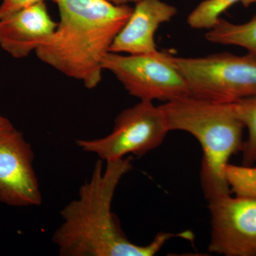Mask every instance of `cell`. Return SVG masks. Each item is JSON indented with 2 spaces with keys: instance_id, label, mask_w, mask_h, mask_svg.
Returning a JSON list of instances; mask_svg holds the SVG:
<instances>
[{
  "instance_id": "7c38bea8",
  "label": "cell",
  "mask_w": 256,
  "mask_h": 256,
  "mask_svg": "<svg viewBox=\"0 0 256 256\" xmlns=\"http://www.w3.org/2000/svg\"><path fill=\"white\" fill-rule=\"evenodd\" d=\"M234 111L248 130V138L242 144V162L252 166L256 161V94L233 102Z\"/></svg>"
},
{
  "instance_id": "ac0fdd59",
  "label": "cell",
  "mask_w": 256,
  "mask_h": 256,
  "mask_svg": "<svg viewBox=\"0 0 256 256\" xmlns=\"http://www.w3.org/2000/svg\"></svg>"
},
{
  "instance_id": "7a4b0ae2",
  "label": "cell",
  "mask_w": 256,
  "mask_h": 256,
  "mask_svg": "<svg viewBox=\"0 0 256 256\" xmlns=\"http://www.w3.org/2000/svg\"><path fill=\"white\" fill-rule=\"evenodd\" d=\"M60 21L36 50L38 60L94 89L102 80V60L133 8L108 0H56Z\"/></svg>"
},
{
  "instance_id": "8992f818",
  "label": "cell",
  "mask_w": 256,
  "mask_h": 256,
  "mask_svg": "<svg viewBox=\"0 0 256 256\" xmlns=\"http://www.w3.org/2000/svg\"><path fill=\"white\" fill-rule=\"evenodd\" d=\"M102 68L114 74L130 95L140 100L166 102L190 96L184 78L165 52L138 55L108 52Z\"/></svg>"
},
{
  "instance_id": "30bf717a",
  "label": "cell",
  "mask_w": 256,
  "mask_h": 256,
  "mask_svg": "<svg viewBox=\"0 0 256 256\" xmlns=\"http://www.w3.org/2000/svg\"><path fill=\"white\" fill-rule=\"evenodd\" d=\"M56 23L44 2L0 20V46L15 58H24L54 33Z\"/></svg>"
},
{
  "instance_id": "8fae6325",
  "label": "cell",
  "mask_w": 256,
  "mask_h": 256,
  "mask_svg": "<svg viewBox=\"0 0 256 256\" xmlns=\"http://www.w3.org/2000/svg\"><path fill=\"white\" fill-rule=\"evenodd\" d=\"M205 36L210 43L242 47L248 53L256 56V14L242 24L232 23L220 18Z\"/></svg>"
},
{
  "instance_id": "3957f363",
  "label": "cell",
  "mask_w": 256,
  "mask_h": 256,
  "mask_svg": "<svg viewBox=\"0 0 256 256\" xmlns=\"http://www.w3.org/2000/svg\"><path fill=\"white\" fill-rule=\"evenodd\" d=\"M170 131L192 134L203 150L200 178L207 200L230 194L225 168L234 154L242 151L244 126L233 104L214 102L191 96L160 106Z\"/></svg>"
},
{
  "instance_id": "5b68a950",
  "label": "cell",
  "mask_w": 256,
  "mask_h": 256,
  "mask_svg": "<svg viewBox=\"0 0 256 256\" xmlns=\"http://www.w3.org/2000/svg\"><path fill=\"white\" fill-rule=\"evenodd\" d=\"M170 132L162 109L151 101L140 100L124 110L114 120L112 132L105 138L78 140L82 150L101 160L121 159L128 154L142 156L156 149Z\"/></svg>"
},
{
  "instance_id": "9a60e30c",
  "label": "cell",
  "mask_w": 256,
  "mask_h": 256,
  "mask_svg": "<svg viewBox=\"0 0 256 256\" xmlns=\"http://www.w3.org/2000/svg\"><path fill=\"white\" fill-rule=\"evenodd\" d=\"M14 127H13L12 124H11L9 120L0 116V136L11 130Z\"/></svg>"
},
{
  "instance_id": "9c48e42d",
  "label": "cell",
  "mask_w": 256,
  "mask_h": 256,
  "mask_svg": "<svg viewBox=\"0 0 256 256\" xmlns=\"http://www.w3.org/2000/svg\"><path fill=\"white\" fill-rule=\"evenodd\" d=\"M132 14L114 38L110 52L126 54H150L159 52L154 40L158 28L169 22L178 10L161 0H140Z\"/></svg>"
},
{
  "instance_id": "52a82bcc",
  "label": "cell",
  "mask_w": 256,
  "mask_h": 256,
  "mask_svg": "<svg viewBox=\"0 0 256 256\" xmlns=\"http://www.w3.org/2000/svg\"><path fill=\"white\" fill-rule=\"evenodd\" d=\"M208 250L226 256H256V196L229 194L208 200Z\"/></svg>"
},
{
  "instance_id": "5bb4252c",
  "label": "cell",
  "mask_w": 256,
  "mask_h": 256,
  "mask_svg": "<svg viewBox=\"0 0 256 256\" xmlns=\"http://www.w3.org/2000/svg\"><path fill=\"white\" fill-rule=\"evenodd\" d=\"M46 0H2L0 4V20ZM55 2L56 0H52Z\"/></svg>"
},
{
  "instance_id": "6da1fadb",
  "label": "cell",
  "mask_w": 256,
  "mask_h": 256,
  "mask_svg": "<svg viewBox=\"0 0 256 256\" xmlns=\"http://www.w3.org/2000/svg\"><path fill=\"white\" fill-rule=\"evenodd\" d=\"M132 169V158L96 163L92 178L80 186L78 198L62 212L63 223L55 230L52 242L60 256H152L170 239L190 238L188 232H160L146 246L128 240L118 218L111 210L114 192L124 174Z\"/></svg>"
},
{
  "instance_id": "277c9868",
  "label": "cell",
  "mask_w": 256,
  "mask_h": 256,
  "mask_svg": "<svg viewBox=\"0 0 256 256\" xmlns=\"http://www.w3.org/2000/svg\"><path fill=\"white\" fill-rule=\"evenodd\" d=\"M188 86L190 96L233 104L256 94V56L214 54L203 57L170 54Z\"/></svg>"
},
{
  "instance_id": "e0dca14e",
  "label": "cell",
  "mask_w": 256,
  "mask_h": 256,
  "mask_svg": "<svg viewBox=\"0 0 256 256\" xmlns=\"http://www.w3.org/2000/svg\"><path fill=\"white\" fill-rule=\"evenodd\" d=\"M128 2H137L140 1V0H128Z\"/></svg>"
},
{
  "instance_id": "ba28073f",
  "label": "cell",
  "mask_w": 256,
  "mask_h": 256,
  "mask_svg": "<svg viewBox=\"0 0 256 256\" xmlns=\"http://www.w3.org/2000/svg\"><path fill=\"white\" fill-rule=\"evenodd\" d=\"M34 158L31 146L14 128L0 136V202L14 206L41 204Z\"/></svg>"
},
{
  "instance_id": "4fadbf2b",
  "label": "cell",
  "mask_w": 256,
  "mask_h": 256,
  "mask_svg": "<svg viewBox=\"0 0 256 256\" xmlns=\"http://www.w3.org/2000/svg\"><path fill=\"white\" fill-rule=\"evenodd\" d=\"M238 2L248 8L256 4V0H204L188 14V25L194 30L208 31L213 28L222 13Z\"/></svg>"
},
{
  "instance_id": "2e32d148",
  "label": "cell",
  "mask_w": 256,
  "mask_h": 256,
  "mask_svg": "<svg viewBox=\"0 0 256 256\" xmlns=\"http://www.w3.org/2000/svg\"><path fill=\"white\" fill-rule=\"evenodd\" d=\"M108 1L116 4H124L128 2V0H108Z\"/></svg>"
}]
</instances>
